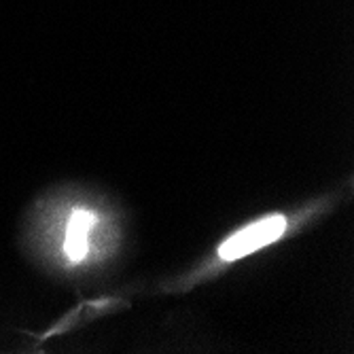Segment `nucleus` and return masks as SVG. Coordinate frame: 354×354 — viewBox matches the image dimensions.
<instances>
[{
  "instance_id": "f257e3e1",
  "label": "nucleus",
  "mask_w": 354,
  "mask_h": 354,
  "mask_svg": "<svg viewBox=\"0 0 354 354\" xmlns=\"http://www.w3.org/2000/svg\"><path fill=\"white\" fill-rule=\"evenodd\" d=\"M286 230V218L280 214L274 216H266L261 221H257L248 227H244L242 232L234 234L232 238L225 240L218 246V257L223 261H234L240 259V257H246L252 250H259L268 244H272L274 240H278Z\"/></svg>"
},
{
  "instance_id": "f03ea898",
  "label": "nucleus",
  "mask_w": 354,
  "mask_h": 354,
  "mask_svg": "<svg viewBox=\"0 0 354 354\" xmlns=\"http://www.w3.org/2000/svg\"><path fill=\"white\" fill-rule=\"evenodd\" d=\"M95 223V216L87 210H75L68 223L66 240H64V252L71 261H81L89 250V232Z\"/></svg>"
}]
</instances>
